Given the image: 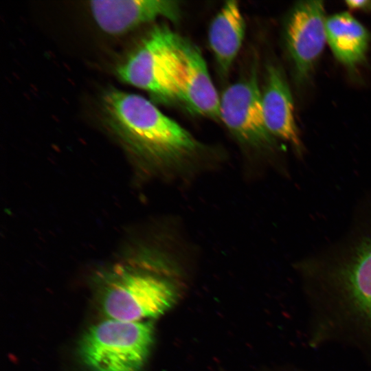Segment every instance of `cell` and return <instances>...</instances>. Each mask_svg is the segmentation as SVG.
I'll return each mask as SVG.
<instances>
[{
  "label": "cell",
  "mask_w": 371,
  "mask_h": 371,
  "mask_svg": "<svg viewBox=\"0 0 371 371\" xmlns=\"http://www.w3.org/2000/svg\"><path fill=\"white\" fill-rule=\"evenodd\" d=\"M110 129L131 150L155 163L174 164L199 148L192 135L144 97L110 88L102 97Z\"/></svg>",
  "instance_id": "6da1fadb"
},
{
  "label": "cell",
  "mask_w": 371,
  "mask_h": 371,
  "mask_svg": "<svg viewBox=\"0 0 371 371\" xmlns=\"http://www.w3.org/2000/svg\"><path fill=\"white\" fill-rule=\"evenodd\" d=\"M159 258L140 251L109 269L101 298L109 319L145 321L160 316L175 304L177 286L166 262Z\"/></svg>",
  "instance_id": "7a4b0ae2"
},
{
  "label": "cell",
  "mask_w": 371,
  "mask_h": 371,
  "mask_svg": "<svg viewBox=\"0 0 371 371\" xmlns=\"http://www.w3.org/2000/svg\"><path fill=\"white\" fill-rule=\"evenodd\" d=\"M153 341V327L148 321L108 319L86 332L78 352L91 371H139Z\"/></svg>",
  "instance_id": "3957f363"
},
{
  "label": "cell",
  "mask_w": 371,
  "mask_h": 371,
  "mask_svg": "<svg viewBox=\"0 0 371 371\" xmlns=\"http://www.w3.org/2000/svg\"><path fill=\"white\" fill-rule=\"evenodd\" d=\"M180 36L166 25L154 27L117 67L120 80L154 98H175L173 80Z\"/></svg>",
  "instance_id": "277c9868"
},
{
  "label": "cell",
  "mask_w": 371,
  "mask_h": 371,
  "mask_svg": "<svg viewBox=\"0 0 371 371\" xmlns=\"http://www.w3.org/2000/svg\"><path fill=\"white\" fill-rule=\"evenodd\" d=\"M220 120L242 142L263 146L271 142L262 106L256 69L227 87L220 97Z\"/></svg>",
  "instance_id": "5b68a950"
},
{
  "label": "cell",
  "mask_w": 371,
  "mask_h": 371,
  "mask_svg": "<svg viewBox=\"0 0 371 371\" xmlns=\"http://www.w3.org/2000/svg\"><path fill=\"white\" fill-rule=\"evenodd\" d=\"M326 21L322 1H299L287 16L285 43L299 82L308 78L323 51L326 41Z\"/></svg>",
  "instance_id": "8992f818"
},
{
  "label": "cell",
  "mask_w": 371,
  "mask_h": 371,
  "mask_svg": "<svg viewBox=\"0 0 371 371\" xmlns=\"http://www.w3.org/2000/svg\"><path fill=\"white\" fill-rule=\"evenodd\" d=\"M173 93L188 111L220 119V97L211 79L199 48L190 40L179 37L178 60L173 80Z\"/></svg>",
  "instance_id": "52a82bcc"
},
{
  "label": "cell",
  "mask_w": 371,
  "mask_h": 371,
  "mask_svg": "<svg viewBox=\"0 0 371 371\" xmlns=\"http://www.w3.org/2000/svg\"><path fill=\"white\" fill-rule=\"evenodd\" d=\"M90 10L98 25L111 34H122L140 25L164 17L177 21L179 2L170 0H97Z\"/></svg>",
  "instance_id": "ba28073f"
},
{
  "label": "cell",
  "mask_w": 371,
  "mask_h": 371,
  "mask_svg": "<svg viewBox=\"0 0 371 371\" xmlns=\"http://www.w3.org/2000/svg\"><path fill=\"white\" fill-rule=\"evenodd\" d=\"M262 106L266 128L271 136L299 148L301 143L294 119L292 95L282 71L277 66L267 67Z\"/></svg>",
  "instance_id": "9c48e42d"
},
{
  "label": "cell",
  "mask_w": 371,
  "mask_h": 371,
  "mask_svg": "<svg viewBox=\"0 0 371 371\" xmlns=\"http://www.w3.org/2000/svg\"><path fill=\"white\" fill-rule=\"evenodd\" d=\"M246 24L237 1L225 3L212 19L208 40L220 71L227 74L241 47Z\"/></svg>",
  "instance_id": "30bf717a"
},
{
  "label": "cell",
  "mask_w": 371,
  "mask_h": 371,
  "mask_svg": "<svg viewBox=\"0 0 371 371\" xmlns=\"http://www.w3.org/2000/svg\"><path fill=\"white\" fill-rule=\"evenodd\" d=\"M326 41L335 58L353 68L365 59L370 36L368 30L348 12L326 19Z\"/></svg>",
  "instance_id": "8fae6325"
},
{
  "label": "cell",
  "mask_w": 371,
  "mask_h": 371,
  "mask_svg": "<svg viewBox=\"0 0 371 371\" xmlns=\"http://www.w3.org/2000/svg\"><path fill=\"white\" fill-rule=\"evenodd\" d=\"M347 284L357 307L371 322V241L362 247L351 262Z\"/></svg>",
  "instance_id": "7c38bea8"
},
{
  "label": "cell",
  "mask_w": 371,
  "mask_h": 371,
  "mask_svg": "<svg viewBox=\"0 0 371 371\" xmlns=\"http://www.w3.org/2000/svg\"><path fill=\"white\" fill-rule=\"evenodd\" d=\"M346 5L351 9L355 10H371V1H346Z\"/></svg>",
  "instance_id": "4fadbf2b"
}]
</instances>
